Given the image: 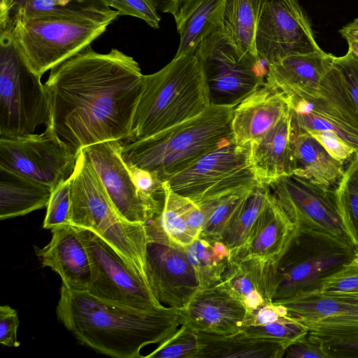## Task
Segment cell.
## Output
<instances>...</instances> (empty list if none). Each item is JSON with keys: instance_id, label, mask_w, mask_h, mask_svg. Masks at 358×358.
Wrapping results in <instances>:
<instances>
[{"instance_id": "obj_28", "label": "cell", "mask_w": 358, "mask_h": 358, "mask_svg": "<svg viewBox=\"0 0 358 358\" xmlns=\"http://www.w3.org/2000/svg\"><path fill=\"white\" fill-rule=\"evenodd\" d=\"M52 190L46 184L0 166V220L47 207Z\"/></svg>"}, {"instance_id": "obj_40", "label": "cell", "mask_w": 358, "mask_h": 358, "mask_svg": "<svg viewBox=\"0 0 358 358\" xmlns=\"http://www.w3.org/2000/svg\"><path fill=\"white\" fill-rule=\"evenodd\" d=\"M71 176L52 190L43 223V229H52L58 225L69 224Z\"/></svg>"}, {"instance_id": "obj_35", "label": "cell", "mask_w": 358, "mask_h": 358, "mask_svg": "<svg viewBox=\"0 0 358 358\" xmlns=\"http://www.w3.org/2000/svg\"><path fill=\"white\" fill-rule=\"evenodd\" d=\"M268 191L269 187L266 185L255 187L231 222L222 241L230 253L247 240Z\"/></svg>"}, {"instance_id": "obj_11", "label": "cell", "mask_w": 358, "mask_h": 358, "mask_svg": "<svg viewBox=\"0 0 358 358\" xmlns=\"http://www.w3.org/2000/svg\"><path fill=\"white\" fill-rule=\"evenodd\" d=\"M286 96L292 129L332 131L358 153V113L334 65L315 87Z\"/></svg>"}, {"instance_id": "obj_5", "label": "cell", "mask_w": 358, "mask_h": 358, "mask_svg": "<svg viewBox=\"0 0 358 358\" xmlns=\"http://www.w3.org/2000/svg\"><path fill=\"white\" fill-rule=\"evenodd\" d=\"M71 178L69 224L101 237L139 279L151 287L145 224L130 222L118 211L84 149L78 154Z\"/></svg>"}, {"instance_id": "obj_18", "label": "cell", "mask_w": 358, "mask_h": 358, "mask_svg": "<svg viewBox=\"0 0 358 358\" xmlns=\"http://www.w3.org/2000/svg\"><path fill=\"white\" fill-rule=\"evenodd\" d=\"M122 145L121 141L114 140L84 150L118 211L130 222L145 224L153 214L121 156Z\"/></svg>"}, {"instance_id": "obj_38", "label": "cell", "mask_w": 358, "mask_h": 358, "mask_svg": "<svg viewBox=\"0 0 358 358\" xmlns=\"http://www.w3.org/2000/svg\"><path fill=\"white\" fill-rule=\"evenodd\" d=\"M317 290L322 294L358 300V261L354 258L324 278Z\"/></svg>"}, {"instance_id": "obj_22", "label": "cell", "mask_w": 358, "mask_h": 358, "mask_svg": "<svg viewBox=\"0 0 358 358\" xmlns=\"http://www.w3.org/2000/svg\"><path fill=\"white\" fill-rule=\"evenodd\" d=\"M289 113L287 96L265 83L235 107L231 124L234 141L244 145L258 141Z\"/></svg>"}, {"instance_id": "obj_13", "label": "cell", "mask_w": 358, "mask_h": 358, "mask_svg": "<svg viewBox=\"0 0 358 358\" xmlns=\"http://www.w3.org/2000/svg\"><path fill=\"white\" fill-rule=\"evenodd\" d=\"M78 229L90 262L91 280L87 292L99 299L136 308L164 307L151 287L130 270L113 248L93 231Z\"/></svg>"}, {"instance_id": "obj_46", "label": "cell", "mask_w": 358, "mask_h": 358, "mask_svg": "<svg viewBox=\"0 0 358 358\" xmlns=\"http://www.w3.org/2000/svg\"><path fill=\"white\" fill-rule=\"evenodd\" d=\"M157 11L171 13L173 16L178 11L180 0H148Z\"/></svg>"}, {"instance_id": "obj_25", "label": "cell", "mask_w": 358, "mask_h": 358, "mask_svg": "<svg viewBox=\"0 0 358 358\" xmlns=\"http://www.w3.org/2000/svg\"><path fill=\"white\" fill-rule=\"evenodd\" d=\"M289 113L262 138L250 144V163L261 185L292 174Z\"/></svg>"}, {"instance_id": "obj_2", "label": "cell", "mask_w": 358, "mask_h": 358, "mask_svg": "<svg viewBox=\"0 0 358 358\" xmlns=\"http://www.w3.org/2000/svg\"><path fill=\"white\" fill-rule=\"evenodd\" d=\"M56 314L80 344L117 358L143 357V348L159 344L182 324L180 309L136 308L63 285Z\"/></svg>"}, {"instance_id": "obj_32", "label": "cell", "mask_w": 358, "mask_h": 358, "mask_svg": "<svg viewBox=\"0 0 358 358\" xmlns=\"http://www.w3.org/2000/svg\"><path fill=\"white\" fill-rule=\"evenodd\" d=\"M255 187L238 188L216 198L196 203L206 216L199 237L222 241L231 222Z\"/></svg>"}, {"instance_id": "obj_7", "label": "cell", "mask_w": 358, "mask_h": 358, "mask_svg": "<svg viewBox=\"0 0 358 358\" xmlns=\"http://www.w3.org/2000/svg\"><path fill=\"white\" fill-rule=\"evenodd\" d=\"M41 76L28 65L8 29H0V137L34 134L50 120Z\"/></svg>"}, {"instance_id": "obj_3", "label": "cell", "mask_w": 358, "mask_h": 358, "mask_svg": "<svg viewBox=\"0 0 358 358\" xmlns=\"http://www.w3.org/2000/svg\"><path fill=\"white\" fill-rule=\"evenodd\" d=\"M118 16L105 0H73L0 29L10 30L29 67L41 76L90 45Z\"/></svg>"}, {"instance_id": "obj_17", "label": "cell", "mask_w": 358, "mask_h": 358, "mask_svg": "<svg viewBox=\"0 0 358 358\" xmlns=\"http://www.w3.org/2000/svg\"><path fill=\"white\" fill-rule=\"evenodd\" d=\"M147 269L152 291L162 303L182 309L199 289L185 248L162 238L147 245Z\"/></svg>"}, {"instance_id": "obj_42", "label": "cell", "mask_w": 358, "mask_h": 358, "mask_svg": "<svg viewBox=\"0 0 358 358\" xmlns=\"http://www.w3.org/2000/svg\"><path fill=\"white\" fill-rule=\"evenodd\" d=\"M333 65L358 113V57L348 49L344 56L335 57Z\"/></svg>"}, {"instance_id": "obj_12", "label": "cell", "mask_w": 358, "mask_h": 358, "mask_svg": "<svg viewBox=\"0 0 358 358\" xmlns=\"http://www.w3.org/2000/svg\"><path fill=\"white\" fill-rule=\"evenodd\" d=\"M77 157L48 126L40 134L0 137V166L53 189L73 174Z\"/></svg>"}, {"instance_id": "obj_15", "label": "cell", "mask_w": 358, "mask_h": 358, "mask_svg": "<svg viewBox=\"0 0 358 358\" xmlns=\"http://www.w3.org/2000/svg\"><path fill=\"white\" fill-rule=\"evenodd\" d=\"M285 315L304 326L322 344L358 338V300L306 292L275 301Z\"/></svg>"}, {"instance_id": "obj_49", "label": "cell", "mask_w": 358, "mask_h": 358, "mask_svg": "<svg viewBox=\"0 0 358 358\" xmlns=\"http://www.w3.org/2000/svg\"><path fill=\"white\" fill-rule=\"evenodd\" d=\"M355 259H357L358 261V252H355Z\"/></svg>"}, {"instance_id": "obj_37", "label": "cell", "mask_w": 358, "mask_h": 358, "mask_svg": "<svg viewBox=\"0 0 358 358\" xmlns=\"http://www.w3.org/2000/svg\"><path fill=\"white\" fill-rule=\"evenodd\" d=\"M242 330L249 335L279 343L286 348L308 334L304 326L285 314L273 322L245 326Z\"/></svg>"}, {"instance_id": "obj_26", "label": "cell", "mask_w": 358, "mask_h": 358, "mask_svg": "<svg viewBox=\"0 0 358 358\" xmlns=\"http://www.w3.org/2000/svg\"><path fill=\"white\" fill-rule=\"evenodd\" d=\"M226 0H180L174 15L180 43L174 58L194 55L200 43L222 29Z\"/></svg>"}, {"instance_id": "obj_6", "label": "cell", "mask_w": 358, "mask_h": 358, "mask_svg": "<svg viewBox=\"0 0 358 358\" xmlns=\"http://www.w3.org/2000/svg\"><path fill=\"white\" fill-rule=\"evenodd\" d=\"M203 69L195 55L173 58L159 71L144 75L129 142L194 117L210 106Z\"/></svg>"}, {"instance_id": "obj_36", "label": "cell", "mask_w": 358, "mask_h": 358, "mask_svg": "<svg viewBox=\"0 0 358 358\" xmlns=\"http://www.w3.org/2000/svg\"><path fill=\"white\" fill-rule=\"evenodd\" d=\"M201 343L198 332L182 324L174 333L145 356L152 358H199Z\"/></svg>"}, {"instance_id": "obj_20", "label": "cell", "mask_w": 358, "mask_h": 358, "mask_svg": "<svg viewBox=\"0 0 358 358\" xmlns=\"http://www.w3.org/2000/svg\"><path fill=\"white\" fill-rule=\"evenodd\" d=\"M51 240L45 247L34 248L42 266L56 272L68 289L88 291L90 262L78 227L70 224L58 225L51 229Z\"/></svg>"}, {"instance_id": "obj_30", "label": "cell", "mask_w": 358, "mask_h": 358, "mask_svg": "<svg viewBox=\"0 0 358 358\" xmlns=\"http://www.w3.org/2000/svg\"><path fill=\"white\" fill-rule=\"evenodd\" d=\"M164 204L162 213L145 224L148 243L166 238L172 243L185 248L196 238L187 224L186 211L190 199L174 192L163 182Z\"/></svg>"}, {"instance_id": "obj_47", "label": "cell", "mask_w": 358, "mask_h": 358, "mask_svg": "<svg viewBox=\"0 0 358 358\" xmlns=\"http://www.w3.org/2000/svg\"><path fill=\"white\" fill-rule=\"evenodd\" d=\"M339 33L347 41H358V17L344 26Z\"/></svg>"}, {"instance_id": "obj_44", "label": "cell", "mask_w": 358, "mask_h": 358, "mask_svg": "<svg viewBox=\"0 0 358 358\" xmlns=\"http://www.w3.org/2000/svg\"><path fill=\"white\" fill-rule=\"evenodd\" d=\"M286 358H329L323 345L308 334L290 345L285 350Z\"/></svg>"}, {"instance_id": "obj_48", "label": "cell", "mask_w": 358, "mask_h": 358, "mask_svg": "<svg viewBox=\"0 0 358 358\" xmlns=\"http://www.w3.org/2000/svg\"><path fill=\"white\" fill-rule=\"evenodd\" d=\"M349 50L358 57V41H348Z\"/></svg>"}, {"instance_id": "obj_21", "label": "cell", "mask_w": 358, "mask_h": 358, "mask_svg": "<svg viewBox=\"0 0 358 358\" xmlns=\"http://www.w3.org/2000/svg\"><path fill=\"white\" fill-rule=\"evenodd\" d=\"M296 229L269 189L247 240L230 253L229 259L258 258L276 262L287 249Z\"/></svg>"}, {"instance_id": "obj_23", "label": "cell", "mask_w": 358, "mask_h": 358, "mask_svg": "<svg viewBox=\"0 0 358 358\" xmlns=\"http://www.w3.org/2000/svg\"><path fill=\"white\" fill-rule=\"evenodd\" d=\"M275 263L258 258L229 259L222 280L242 300L248 313L273 303Z\"/></svg>"}, {"instance_id": "obj_10", "label": "cell", "mask_w": 358, "mask_h": 358, "mask_svg": "<svg viewBox=\"0 0 358 358\" xmlns=\"http://www.w3.org/2000/svg\"><path fill=\"white\" fill-rule=\"evenodd\" d=\"M176 193L196 203L236 189L261 185L250 163V144L234 141L203 155L165 180Z\"/></svg>"}, {"instance_id": "obj_50", "label": "cell", "mask_w": 358, "mask_h": 358, "mask_svg": "<svg viewBox=\"0 0 358 358\" xmlns=\"http://www.w3.org/2000/svg\"><path fill=\"white\" fill-rule=\"evenodd\" d=\"M357 155H358V153H357Z\"/></svg>"}, {"instance_id": "obj_19", "label": "cell", "mask_w": 358, "mask_h": 358, "mask_svg": "<svg viewBox=\"0 0 358 358\" xmlns=\"http://www.w3.org/2000/svg\"><path fill=\"white\" fill-rule=\"evenodd\" d=\"M180 311L182 324L199 333L219 336L241 331L248 315L244 303L222 280L199 287Z\"/></svg>"}, {"instance_id": "obj_8", "label": "cell", "mask_w": 358, "mask_h": 358, "mask_svg": "<svg viewBox=\"0 0 358 358\" xmlns=\"http://www.w3.org/2000/svg\"><path fill=\"white\" fill-rule=\"evenodd\" d=\"M355 257L352 245L328 233L296 227L275 263L273 301L315 290L322 280Z\"/></svg>"}, {"instance_id": "obj_29", "label": "cell", "mask_w": 358, "mask_h": 358, "mask_svg": "<svg viewBox=\"0 0 358 358\" xmlns=\"http://www.w3.org/2000/svg\"><path fill=\"white\" fill-rule=\"evenodd\" d=\"M198 334L199 358H281L287 349L279 343L249 335L243 330L225 336Z\"/></svg>"}, {"instance_id": "obj_4", "label": "cell", "mask_w": 358, "mask_h": 358, "mask_svg": "<svg viewBox=\"0 0 358 358\" xmlns=\"http://www.w3.org/2000/svg\"><path fill=\"white\" fill-rule=\"evenodd\" d=\"M236 106H210L200 115L145 138L122 144L126 164L155 173L164 182L207 153L233 141Z\"/></svg>"}, {"instance_id": "obj_16", "label": "cell", "mask_w": 358, "mask_h": 358, "mask_svg": "<svg viewBox=\"0 0 358 358\" xmlns=\"http://www.w3.org/2000/svg\"><path fill=\"white\" fill-rule=\"evenodd\" d=\"M268 186L296 227L321 231L348 241L337 208L335 189L294 175L280 177Z\"/></svg>"}, {"instance_id": "obj_1", "label": "cell", "mask_w": 358, "mask_h": 358, "mask_svg": "<svg viewBox=\"0 0 358 358\" xmlns=\"http://www.w3.org/2000/svg\"><path fill=\"white\" fill-rule=\"evenodd\" d=\"M50 107L47 125L76 155L108 141H128L144 87L136 60L113 48L95 52L90 45L55 66L44 84Z\"/></svg>"}, {"instance_id": "obj_31", "label": "cell", "mask_w": 358, "mask_h": 358, "mask_svg": "<svg viewBox=\"0 0 358 358\" xmlns=\"http://www.w3.org/2000/svg\"><path fill=\"white\" fill-rule=\"evenodd\" d=\"M268 0H226L222 31L242 50L259 57L257 27Z\"/></svg>"}, {"instance_id": "obj_24", "label": "cell", "mask_w": 358, "mask_h": 358, "mask_svg": "<svg viewBox=\"0 0 358 358\" xmlns=\"http://www.w3.org/2000/svg\"><path fill=\"white\" fill-rule=\"evenodd\" d=\"M290 139L292 175L336 189L345 172L343 163L333 158L308 131L291 127Z\"/></svg>"}, {"instance_id": "obj_39", "label": "cell", "mask_w": 358, "mask_h": 358, "mask_svg": "<svg viewBox=\"0 0 358 358\" xmlns=\"http://www.w3.org/2000/svg\"><path fill=\"white\" fill-rule=\"evenodd\" d=\"M73 0H0V25L27 18Z\"/></svg>"}, {"instance_id": "obj_45", "label": "cell", "mask_w": 358, "mask_h": 358, "mask_svg": "<svg viewBox=\"0 0 358 358\" xmlns=\"http://www.w3.org/2000/svg\"><path fill=\"white\" fill-rule=\"evenodd\" d=\"M19 319L17 311L8 305L0 307V343L7 347L17 348Z\"/></svg>"}, {"instance_id": "obj_41", "label": "cell", "mask_w": 358, "mask_h": 358, "mask_svg": "<svg viewBox=\"0 0 358 358\" xmlns=\"http://www.w3.org/2000/svg\"><path fill=\"white\" fill-rule=\"evenodd\" d=\"M119 16L130 15L140 18L154 29L159 28L161 17L148 0H105Z\"/></svg>"}, {"instance_id": "obj_14", "label": "cell", "mask_w": 358, "mask_h": 358, "mask_svg": "<svg viewBox=\"0 0 358 358\" xmlns=\"http://www.w3.org/2000/svg\"><path fill=\"white\" fill-rule=\"evenodd\" d=\"M259 59L268 65L294 55L322 51L299 0H268L255 38Z\"/></svg>"}, {"instance_id": "obj_27", "label": "cell", "mask_w": 358, "mask_h": 358, "mask_svg": "<svg viewBox=\"0 0 358 358\" xmlns=\"http://www.w3.org/2000/svg\"><path fill=\"white\" fill-rule=\"evenodd\" d=\"M334 58L323 50L286 57L267 66L266 84L285 95L315 87L332 67Z\"/></svg>"}, {"instance_id": "obj_43", "label": "cell", "mask_w": 358, "mask_h": 358, "mask_svg": "<svg viewBox=\"0 0 358 358\" xmlns=\"http://www.w3.org/2000/svg\"><path fill=\"white\" fill-rule=\"evenodd\" d=\"M335 159L344 163L351 158L355 150L337 134L329 130L308 131Z\"/></svg>"}, {"instance_id": "obj_33", "label": "cell", "mask_w": 358, "mask_h": 358, "mask_svg": "<svg viewBox=\"0 0 358 358\" xmlns=\"http://www.w3.org/2000/svg\"><path fill=\"white\" fill-rule=\"evenodd\" d=\"M185 250L199 287L222 280L230 258L229 250L223 242L199 237Z\"/></svg>"}, {"instance_id": "obj_34", "label": "cell", "mask_w": 358, "mask_h": 358, "mask_svg": "<svg viewBox=\"0 0 358 358\" xmlns=\"http://www.w3.org/2000/svg\"><path fill=\"white\" fill-rule=\"evenodd\" d=\"M338 213L349 243L358 252V155L350 161L335 189Z\"/></svg>"}, {"instance_id": "obj_9", "label": "cell", "mask_w": 358, "mask_h": 358, "mask_svg": "<svg viewBox=\"0 0 358 358\" xmlns=\"http://www.w3.org/2000/svg\"><path fill=\"white\" fill-rule=\"evenodd\" d=\"M206 77L211 104L237 106L264 85L267 69L222 29L206 37L194 52Z\"/></svg>"}]
</instances>
